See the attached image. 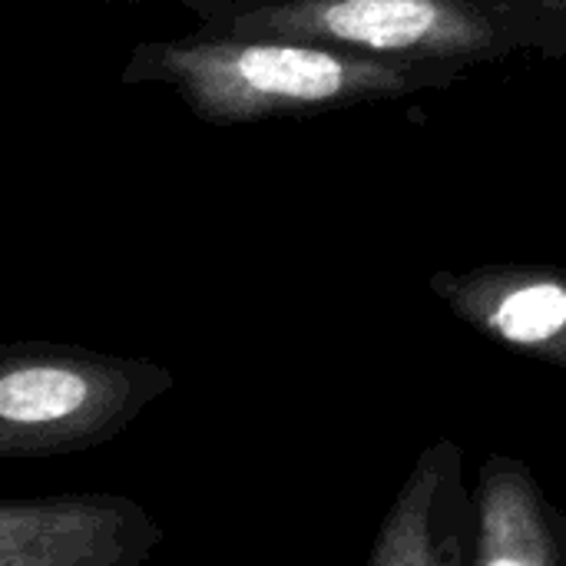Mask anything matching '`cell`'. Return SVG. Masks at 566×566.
Instances as JSON below:
<instances>
[{
  "mask_svg": "<svg viewBox=\"0 0 566 566\" xmlns=\"http://www.w3.org/2000/svg\"><path fill=\"white\" fill-rule=\"evenodd\" d=\"M461 63H395L295 40L186 33L129 50L123 86H166L206 126H252L395 103L468 80Z\"/></svg>",
  "mask_w": 566,
  "mask_h": 566,
  "instance_id": "1",
  "label": "cell"
},
{
  "mask_svg": "<svg viewBox=\"0 0 566 566\" xmlns=\"http://www.w3.org/2000/svg\"><path fill=\"white\" fill-rule=\"evenodd\" d=\"M448 312L478 335L544 365L566 368V269L547 262H484L428 279Z\"/></svg>",
  "mask_w": 566,
  "mask_h": 566,
  "instance_id": "5",
  "label": "cell"
},
{
  "mask_svg": "<svg viewBox=\"0 0 566 566\" xmlns=\"http://www.w3.org/2000/svg\"><path fill=\"white\" fill-rule=\"evenodd\" d=\"M474 517V566H566V511L521 458L481 461Z\"/></svg>",
  "mask_w": 566,
  "mask_h": 566,
  "instance_id": "7",
  "label": "cell"
},
{
  "mask_svg": "<svg viewBox=\"0 0 566 566\" xmlns=\"http://www.w3.org/2000/svg\"><path fill=\"white\" fill-rule=\"evenodd\" d=\"M202 33L295 40L395 63L481 66L517 43L481 0H179Z\"/></svg>",
  "mask_w": 566,
  "mask_h": 566,
  "instance_id": "2",
  "label": "cell"
},
{
  "mask_svg": "<svg viewBox=\"0 0 566 566\" xmlns=\"http://www.w3.org/2000/svg\"><path fill=\"white\" fill-rule=\"evenodd\" d=\"M159 544V521L123 494L0 501V566H146Z\"/></svg>",
  "mask_w": 566,
  "mask_h": 566,
  "instance_id": "4",
  "label": "cell"
},
{
  "mask_svg": "<svg viewBox=\"0 0 566 566\" xmlns=\"http://www.w3.org/2000/svg\"><path fill=\"white\" fill-rule=\"evenodd\" d=\"M474 488L464 451L451 438L431 441L398 488L365 566H474Z\"/></svg>",
  "mask_w": 566,
  "mask_h": 566,
  "instance_id": "6",
  "label": "cell"
},
{
  "mask_svg": "<svg viewBox=\"0 0 566 566\" xmlns=\"http://www.w3.org/2000/svg\"><path fill=\"white\" fill-rule=\"evenodd\" d=\"M521 53L566 60V0H481Z\"/></svg>",
  "mask_w": 566,
  "mask_h": 566,
  "instance_id": "8",
  "label": "cell"
},
{
  "mask_svg": "<svg viewBox=\"0 0 566 566\" xmlns=\"http://www.w3.org/2000/svg\"><path fill=\"white\" fill-rule=\"evenodd\" d=\"M172 371L63 342H0V461H50L116 441Z\"/></svg>",
  "mask_w": 566,
  "mask_h": 566,
  "instance_id": "3",
  "label": "cell"
},
{
  "mask_svg": "<svg viewBox=\"0 0 566 566\" xmlns=\"http://www.w3.org/2000/svg\"><path fill=\"white\" fill-rule=\"evenodd\" d=\"M103 3H109V7H139L143 0H103Z\"/></svg>",
  "mask_w": 566,
  "mask_h": 566,
  "instance_id": "9",
  "label": "cell"
}]
</instances>
